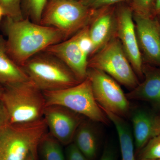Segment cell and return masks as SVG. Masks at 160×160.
Here are the masks:
<instances>
[{"label":"cell","instance_id":"obj_10","mask_svg":"<svg viewBox=\"0 0 160 160\" xmlns=\"http://www.w3.org/2000/svg\"><path fill=\"white\" fill-rule=\"evenodd\" d=\"M48 132L62 145L73 142L76 131L86 118L64 106H46L44 117Z\"/></svg>","mask_w":160,"mask_h":160},{"label":"cell","instance_id":"obj_36","mask_svg":"<svg viewBox=\"0 0 160 160\" xmlns=\"http://www.w3.org/2000/svg\"><path fill=\"white\" fill-rule=\"evenodd\" d=\"M158 107H159V108L160 110V106H158Z\"/></svg>","mask_w":160,"mask_h":160},{"label":"cell","instance_id":"obj_33","mask_svg":"<svg viewBox=\"0 0 160 160\" xmlns=\"http://www.w3.org/2000/svg\"><path fill=\"white\" fill-rule=\"evenodd\" d=\"M158 21L159 22V27H160V14L159 15H158Z\"/></svg>","mask_w":160,"mask_h":160},{"label":"cell","instance_id":"obj_34","mask_svg":"<svg viewBox=\"0 0 160 160\" xmlns=\"http://www.w3.org/2000/svg\"><path fill=\"white\" fill-rule=\"evenodd\" d=\"M62 1V0H50V2H54V1Z\"/></svg>","mask_w":160,"mask_h":160},{"label":"cell","instance_id":"obj_15","mask_svg":"<svg viewBox=\"0 0 160 160\" xmlns=\"http://www.w3.org/2000/svg\"><path fill=\"white\" fill-rule=\"evenodd\" d=\"M144 79L134 89L126 94L129 100L149 102L160 105V68L148 64L143 66Z\"/></svg>","mask_w":160,"mask_h":160},{"label":"cell","instance_id":"obj_21","mask_svg":"<svg viewBox=\"0 0 160 160\" xmlns=\"http://www.w3.org/2000/svg\"><path fill=\"white\" fill-rule=\"evenodd\" d=\"M137 155L138 160L160 159V134L152 138Z\"/></svg>","mask_w":160,"mask_h":160},{"label":"cell","instance_id":"obj_31","mask_svg":"<svg viewBox=\"0 0 160 160\" xmlns=\"http://www.w3.org/2000/svg\"><path fill=\"white\" fill-rule=\"evenodd\" d=\"M3 89H4V86L0 84V98H1V96H2V94Z\"/></svg>","mask_w":160,"mask_h":160},{"label":"cell","instance_id":"obj_28","mask_svg":"<svg viewBox=\"0 0 160 160\" xmlns=\"http://www.w3.org/2000/svg\"><path fill=\"white\" fill-rule=\"evenodd\" d=\"M100 160H116L114 150L110 146H105Z\"/></svg>","mask_w":160,"mask_h":160},{"label":"cell","instance_id":"obj_35","mask_svg":"<svg viewBox=\"0 0 160 160\" xmlns=\"http://www.w3.org/2000/svg\"><path fill=\"white\" fill-rule=\"evenodd\" d=\"M160 160V159H153V160Z\"/></svg>","mask_w":160,"mask_h":160},{"label":"cell","instance_id":"obj_29","mask_svg":"<svg viewBox=\"0 0 160 160\" xmlns=\"http://www.w3.org/2000/svg\"><path fill=\"white\" fill-rule=\"evenodd\" d=\"M160 14V0H156L155 7L154 16H158Z\"/></svg>","mask_w":160,"mask_h":160},{"label":"cell","instance_id":"obj_1","mask_svg":"<svg viewBox=\"0 0 160 160\" xmlns=\"http://www.w3.org/2000/svg\"><path fill=\"white\" fill-rule=\"evenodd\" d=\"M3 27L8 54L20 66L49 46L65 40L58 29L37 24L28 18L17 21L6 18Z\"/></svg>","mask_w":160,"mask_h":160},{"label":"cell","instance_id":"obj_19","mask_svg":"<svg viewBox=\"0 0 160 160\" xmlns=\"http://www.w3.org/2000/svg\"><path fill=\"white\" fill-rule=\"evenodd\" d=\"M61 144L49 132L43 138L39 147L44 160H66Z\"/></svg>","mask_w":160,"mask_h":160},{"label":"cell","instance_id":"obj_12","mask_svg":"<svg viewBox=\"0 0 160 160\" xmlns=\"http://www.w3.org/2000/svg\"><path fill=\"white\" fill-rule=\"evenodd\" d=\"M43 51L54 56L62 61L80 82L87 78L89 59L80 48L75 34L69 39L49 46Z\"/></svg>","mask_w":160,"mask_h":160},{"label":"cell","instance_id":"obj_8","mask_svg":"<svg viewBox=\"0 0 160 160\" xmlns=\"http://www.w3.org/2000/svg\"><path fill=\"white\" fill-rule=\"evenodd\" d=\"M87 78L101 108L124 118L129 115V99L116 81L104 72L90 68H88Z\"/></svg>","mask_w":160,"mask_h":160},{"label":"cell","instance_id":"obj_2","mask_svg":"<svg viewBox=\"0 0 160 160\" xmlns=\"http://www.w3.org/2000/svg\"><path fill=\"white\" fill-rule=\"evenodd\" d=\"M4 86L0 100L11 124L33 122L43 118L46 102L42 91L31 81Z\"/></svg>","mask_w":160,"mask_h":160},{"label":"cell","instance_id":"obj_7","mask_svg":"<svg viewBox=\"0 0 160 160\" xmlns=\"http://www.w3.org/2000/svg\"><path fill=\"white\" fill-rule=\"evenodd\" d=\"M88 68L104 72L119 84L132 89L140 83L116 36L88 60Z\"/></svg>","mask_w":160,"mask_h":160},{"label":"cell","instance_id":"obj_16","mask_svg":"<svg viewBox=\"0 0 160 160\" xmlns=\"http://www.w3.org/2000/svg\"><path fill=\"white\" fill-rule=\"evenodd\" d=\"M86 119L78 127L72 143L88 160H95L98 155V137L93 122Z\"/></svg>","mask_w":160,"mask_h":160},{"label":"cell","instance_id":"obj_9","mask_svg":"<svg viewBox=\"0 0 160 160\" xmlns=\"http://www.w3.org/2000/svg\"><path fill=\"white\" fill-rule=\"evenodd\" d=\"M116 36L138 78H143L142 56L140 50L133 12L131 7L122 6L116 11Z\"/></svg>","mask_w":160,"mask_h":160},{"label":"cell","instance_id":"obj_4","mask_svg":"<svg viewBox=\"0 0 160 160\" xmlns=\"http://www.w3.org/2000/svg\"><path fill=\"white\" fill-rule=\"evenodd\" d=\"M21 67L29 81L42 92L57 91L81 82L62 61L46 52L35 55Z\"/></svg>","mask_w":160,"mask_h":160},{"label":"cell","instance_id":"obj_32","mask_svg":"<svg viewBox=\"0 0 160 160\" xmlns=\"http://www.w3.org/2000/svg\"><path fill=\"white\" fill-rule=\"evenodd\" d=\"M3 15H4V13H3L2 8L0 7V21H1V18H2V16Z\"/></svg>","mask_w":160,"mask_h":160},{"label":"cell","instance_id":"obj_17","mask_svg":"<svg viewBox=\"0 0 160 160\" xmlns=\"http://www.w3.org/2000/svg\"><path fill=\"white\" fill-rule=\"evenodd\" d=\"M29 81L22 67L8 54L6 40L0 36V84L3 86Z\"/></svg>","mask_w":160,"mask_h":160},{"label":"cell","instance_id":"obj_11","mask_svg":"<svg viewBox=\"0 0 160 160\" xmlns=\"http://www.w3.org/2000/svg\"><path fill=\"white\" fill-rule=\"evenodd\" d=\"M133 18L143 60L148 65L160 68V29L157 17L133 12Z\"/></svg>","mask_w":160,"mask_h":160},{"label":"cell","instance_id":"obj_27","mask_svg":"<svg viewBox=\"0 0 160 160\" xmlns=\"http://www.w3.org/2000/svg\"><path fill=\"white\" fill-rule=\"evenodd\" d=\"M10 123V118L5 105L0 100V129Z\"/></svg>","mask_w":160,"mask_h":160},{"label":"cell","instance_id":"obj_25","mask_svg":"<svg viewBox=\"0 0 160 160\" xmlns=\"http://www.w3.org/2000/svg\"><path fill=\"white\" fill-rule=\"evenodd\" d=\"M126 1V0H80L84 6L95 11L111 6L114 4Z\"/></svg>","mask_w":160,"mask_h":160},{"label":"cell","instance_id":"obj_30","mask_svg":"<svg viewBox=\"0 0 160 160\" xmlns=\"http://www.w3.org/2000/svg\"><path fill=\"white\" fill-rule=\"evenodd\" d=\"M38 154L30 153L25 160H37Z\"/></svg>","mask_w":160,"mask_h":160},{"label":"cell","instance_id":"obj_18","mask_svg":"<svg viewBox=\"0 0 160 160\" xmlns=\"http://www.w3.org/2000/svg\"><path fill=\"white\" fill-rule=\"evenodd\" d=\"M102 109L116 129L119 140L122 160H137L135 155L132 132L128 123L124 118L113 114L106 109Z\"/></svg>","mask_w":160,"mask_h":160},{"label":"cell","instance_id":"obj_5","mask_svg":"<svg viewBox=\"0 0 160 160\" xmlns=\"http://www.w3.org/2000/svg\"><path fill=\"white\" fill-rule=\"evenodd\" d=\"M46 106H64L96 122L109 125L110 120L97 102L88 78L76 86L54 91L43 92Z\"/></svg>","mask_w":160,"mask_h":160},{"label":"cell","instance_id":"obj_24","mask_svg":"<svg viewBox=\"0 0 160 160\" xmlns=\"http://www.w3.org/2000/svg\"><path fill=\"white\" fill-rule=\"evenodd\" d=\"M75 35L80 48L83 52L88 57H91L93 54V47L89 36V25L78 32Z\"/></svg>","mask_w":160,"mask_h":160},{"label":"cell","instance_id":"obj_3","mask_svg":"<svg viewBox=\"0 0 160 160\" xmlns=\"http://www.w3.org/2000/svg\"><path fill=\"white\" fill-rule=\"evenodd\" d=\"M48 132L44 118L32 123H9L0 129V160H25L30 153L38 154Z\"/></svg>","mask_w":160,"mask_h":160},{"label":"cell","instance_id":"obj_20","mask_svg":"<svg viewBox=\"0 0 160 160\" xmlns=\"http://www.w3.org/2000/svg\"><path fill=\"white\" fill-rule=\"evenodd\" d=\"M47 2V0H23V7L27 18L33 22L40 24Z\"/></svg>","mask_w":160,"mask_h":160},{"label":"cell","instance_id":"obj_23","mask_svg":"<svg viewBox=\"0 0 160 160\" xmlns=\"http://www.w3.org/2000/svg\"><path fill=\"white\" fill-rule=\"evenodd\" d=\"M156 0H132L131 8L133 13L147 17H154Z\"/></svg>","mask_w":160,"mask_h":160},{"label":"cell","instance_id":"obj_13","mask_svg":"<svg viewBox=\"0 0 160 160\" xmlns=\"http://www.w3.org/2000/svg\"><path fill=\"white\" fill-rule=\"evenodd\" d=\"M116 11L114 8L109 6L97 10L89 25L93 47L92 55L116 36Z\"/></svg>","mask_w":160,"mask_h":160},{"label":"cell","instance_id":"obj_26","mask_svg":"<svg viewBox=\"0 0 160 160\" xmlns=\"http://www.w3.org/2000/svg\"><path fill=\"white\" fill-rule=\"evenodd\" d=\"M65 156L66 160H88L72 142L67 146Z\"/></svg>","mask_w":160,"mask_h":160},{"label":"cell","instance_id":"obj_14","mask_svg":"<svg viewBox=\"0 0 160 160\" xmlns=\"http://www.w3.org/2000/svg\"><path fill=\"white\" fill-rule=\"evenodd\" d=\"M131 121L137 154L152 138L160 134V115L138 109L132 115Z\"/></svg>","mask_w":160,"mask_h":160},{"label":"cell","instance_id":"obj_22","mask_svg":"<svg viewBox=\"0 0 160 160\" xmlns=\"http://www.w3.org/2000/svg\"><path fill=\"white\" fill-rule=\"evenodd\" d=\"M0 7L7 18L16 21L24 19L22 0H0Z\"/></svg>","mask_w":160,"mask_h":160},{"label":"cell","instance_id":"obj_6","mask_svg":"<svg viewBox=\"0 0 160 160\" xmlns=\"http://www.w3.org/2000/svg\"><path fill=\"white\" fill-rule=\"evenodd\" d=\"M96 11L87 8L80 0L50 1L40 24L58 29L66 40L89 25Z\"/></svg>","mask_w":160,"mask_h":160}]
</instances>
